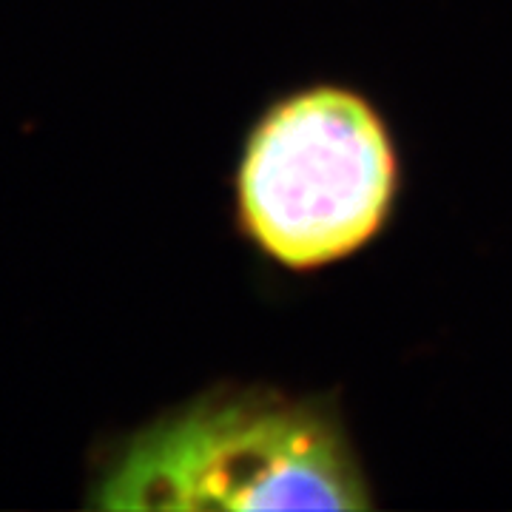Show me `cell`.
Here are the masks:
<instances>
[{"mask_svg": "<svg viewBox=\"0 0 512 512\" xmlns=\"http://www.w3.org/2000/svg\"><path fill=\"white\" fill-rule=\"evenodd\" d=\"M396 194L393 143L376 111L342 89L276 106L248 143L239 205L251 237L291 268L362 248Z\"/></svg>", "mask_w": 512, "mask_h": 512, "instance_id": "obj_2", "label": "cell"}, {"mask_svg": "<svg viewBox=\"0 0 512 512\" xmlns=\"http://www.w3.org/2000/svg\"><path fill=\"white\" fill-rule=\"evenodd\" d=\"M106 510H365L370 487L342 427L285 399L211 402L137 441Z\"/></svg>", "mask_w": 512, "mask_h": 512, "instance_id": "obj_1", "label": "cell"}]
</instances>
